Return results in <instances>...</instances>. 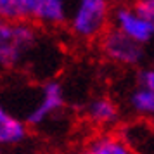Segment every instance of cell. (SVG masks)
I'll list each match as a JSON object with an SVG mask.
<instances>
[{
    "label": "cell",
    "mask_w": 154,
    "mask_h": 154,
    "mask_svg": "<svg viewBox=\"0 0 154 154\" xmlns=\"http://www.w3.org/2000/svg\"><path fill=\"white\" fill-rule=\"evenodd\" d=\"M38 35L31 23L0 21V68L14 69L36 45Z\"/></svg>",
    "instance_id": "6da1fadb"
},
{
    "label": "cell",
    "mask_w": 154,
    "mask_h": 154,
    "mask_svg": "<svg viewBox=\"0 0 154 154\" xmlns=\"http://www.w3.org/2000/svg\"><path fill=\"white\" fill-rule=\"evenodd\" d=\"M109 0H76L71 16V31L82 40H95L107 29Z\"/></svg>",
    "instance_id": "7a4b0ae2"
},
{
    "label": "cell",
    "mask_w": 154,
    "mask_h": 154,
    "mask_svg": "<svg viewBox=\"0 0 154 154\" xmlns=\"http://www.w3.org/2000/svg\"><path fill=\"white\" fill-rule=\"evenodd\" d=\"M100 49L109 61L128 68L142 64L146 57L144 45L133 42L132 38L125 36L116 28L106 29L100 35Z\"/></svg>",
    "instance_id": "3957f363"
},
{
    "label": "cell",
    "mask_w": 154,
    "mask_h": 154,
    "mask_svg": "<svg viewBox=\"0 0 154 154\" xmlns=\"http://www.w3.org/2000/svg\"><path fill=\"white\" fill-rule=\"evenodd\" d=\"M66 97H64V88L57 80H49L42 87V97L38 104L26 114L24 123L29 128H40L45 125L52 116H56L64 109Z\"/></svg>",
    "instance_id": "277c9868"
},
{
    "label": "cell",
    "mask_w": 154,
    "mask_h": 154,
    "mask_svg": "<svg viewBox=\"0 0 154 154\" xmlns=\"http://www.w3.org/2000/svg\"><path fill=\"white\" fill-rule=\"evenodd\" d=\"M112 23L118 31H121L125 36L132 38L133 42L146 45V43L152 42L154 38V24L144 19L140 14L135 12L133 7H126V5H118L112 12Z\"/></svg>",
    "instance_id": "5b68a950"
},
{
    "label": "cell",
    "mask_w": 154,
    "mask_h": 154,
    "mask_svg": "<svg viewBox=\"0 0 154 154\" xmlns=\"http://www.w3.org/2000/svg\"><path fill=\"white\" fill-rule=\"evenodd\" d=\"M118 135L133 154H154V126L151 119L135 118L119 125Z\"/></svg>",
    "instance_id": "8992f818"
},
{
    "label": "cell",
    "mask_w": 154,
    "mask_h": 154,
    "mask_svg": "<svg viewBox=\"0 0 154 154\" xmlns=\"http://www.w3.org/2000/svg\"><path fill=\"white\" fill-rule=\"evenodd\" d=\"M29 133L31 128L24 123V119L17 118L0 104V149L21 147L28 142Z\"/></svg>",
    "instance_id": "52a82bcc"
},
{
    "label": "cell",
    "mask_w": 154,
    "mask_h": 154,
    "mask_svg": "<svg viewBox=\"0 0 154 154\" xmlns=\"http://www.w3.org/2000/svg\"><path fill=\"white\" fill-rule=\"evenodd\" d=\"M85 116L92 121L94 125L102 126L107 132L119 125L121 121V111L119 106L109 97H97L92 99L88 104L85 106Z\"/></svg>",
    "instance_id": "ba28073f"
},
{
    "label": "cell",
    "mask_w": 154,
    "mask_h": 154,
    "mask_svg": "<svg viewBox=\"0 0 154 154\" xmlns=\"http://www.w3.org/2000/svg\"><path fill=\"white\" fill-rule=\"evenodd\" d=\"M82 154H133L118 132H104L94 137L85 146Z\"/></svg>",
    "instance_id": "9c48e42d"
},
{
    "label": "cell",
    "mask_w": 154,
    "mask_h": 154,
    "mask_svg": "<svg viewBox=\"0 0 154 154\" xmlns=\"http://www.w3.org/2000/svg\"><path fill=\"white\" fill-rule=\"evenodd\" d=\"M38 0H0V21L29 23L33 21Z\"/></svg>",
    "instance_id": "30bf717a"
},
{
    "label": "cell",
    "mask_w": 154,
    "mask_h": 154,
    "mask_svg": "<svg viewBox=\"0 0 154 154\" xmlns=\"http://www.w3.org/2000/svg\"><path fill=\"white\" fill-rule=\"evenodd\" d=\"M33 21L49 24V26H57L66 23L68 21L66 0H38Z\"/></svg>",
    "instance_id": "8fae6325"
},
{
    "label": "cell",
    "mask_w": 154,
    "mask_h": 154,
    "mask_svg": "<svg viewBox=\"0 0 154 154\" xmlns=\"http://www.w3.org/2000/svg\"><path fill=\"white\" fill-rule=\"evenodd\" d=\"M126 104H128L130 112L135 114L137 118L151 119L154 116V92L142 85H137L130 90Z\"/></svg>",
    "instance_id": "7c38bea8"
},
{
    "label": "cell",
    "mask_w": 154,
    "mask_h": 154,
    "mask_svg": "<svg viewBox=\"0 0 154 154\" xmlns=\"http://www.w3.org/2000/svg\"><path fill=\"white\" fill-rule=\"evenodd\" d=\"M135 12L154 24V0H137L133 4Z\"/></svg>",
    "instance_id": "4fadbf2b"
},
{
    "label": "cell",
    "mask_w": 154,
    "mask_h": 154,
    "mask_svg": "<svg viewBox=\"0 0 154 154\" xmlns=\"http://www.w3.org/2000/svg\"><path fill=\"white\" fill-rule=\"evenodd\" d=\"M137 85H142L154 92V68H142L137 73Z\"/></svg>",
    "instance_id": "5bb4252c"
},
{
    "label": "cell",
    "mask_w": 154,
    "mask_h": 154,
    "mask_svg": "<svg viewBox=\"0 0 154 154\" xmlns=\"http://www.w3.org/2000/svg\"><path fill=\"white\" fill-rule=\"evenodd\" d=\"M0 154H28V152H23V151H12V152H0Z\"/></svg>",
    "instance_id": "9a60e30c"
},
{
    "label": "cell",
    "mask_w": 154,
    "mask_h": 154,
    "mask_svg": "<svg viewBox=\"0 0 154 154\" xmlns=\"http://www.w3.org/2000/svg\"><path fill=\"white\" fill-rule=\"evenodd\" d=\"M109 2H118V4H121V2H125V0H109Z\"/></svg>",
    "instance_id": "2e32d148"
},
{
    "label": "cell",
    "mask_w": 154,
    "mask_h": 154,
    "mask_svg": "<svg viewBox=\"0 0 154 154\" xmlns=\"http://www.w3.org/2000/svg\"><path fill=\"white\" fill-rule=\"evenodd\" d=\"M151 123H152V126H154V116H152V118H151Z\"/></svg>",
    "instance_id": "e0dca14e"
},
{
    "label": "cell",
    "mask_w": 154,
    "mask_h": 154,
    "mask_svg": "<svg viewBox=\"0 0 154 154\" xmlns=\"http://www.w3.org/2000/svg\"><path fill=\"white\" fill-rule=\"evenodd\" d=\"M73 154H82V152H73Z\"/></svg>",
    "instance_id": "ac0fdd59"
}]
</instances>
